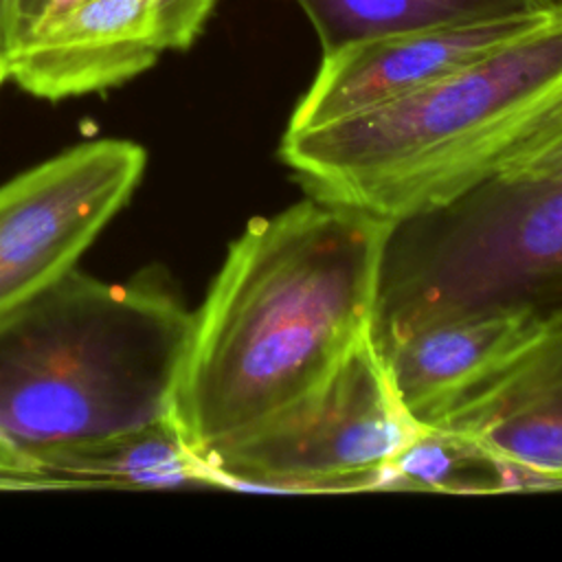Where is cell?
Here are the masks:
<instances>
[{
	"mask_svg": "<svg viewBox=\"0 0 562 562\" xmlns=\"http://www.w3.org/2000/svg\"><path fill=\"white\" fill-rule=\"evenodd\" d=\"M540 323L527 310H470L428 318L375 342L402 404L426 426L461 391L512 356Z\"/></svg>",
	"mask_w": 562,
	"mask_h": 562,
	"instance_id": "30bf717a",
	"label": "cell"
},
{
	"mask_svg": "<svg viewBox=\"0 0 562 562\" xmlns=\"http://www.w3.org/2000/svg\"><path fill=\"white\" fill-rule=\"evenodd\" d=\"M514 307L562 312V176H492L457 200L393 222L375 340L428 318Z\"/></svg>",
	"mask_w": 562,
	"mask_h": 562,
	"instance_id": "277c9868",
	"label": "cell"
},
{
	"mask_svg": "<svg viewBox=\"0 0 562 562\" xmlns=\"http://www.w3.org/2000/svg\"><path fill=\"white\" fill-rule=\"evenodd\" d=\"M562 97V0L544 24L382 108L285 130L279 156L307 195L402 222L492 178Z\"/></svg>",
	"mask_w": 562,
	"mask_h": 562,
	"instance_id": "7a4b0ae2",
	"label": "cell"
},
{
	"mask_svg": "<svg viewBox=\"0 0 562 562\" xmlns=\"http://www.w3.org/2000/svg\"><path fill=\"white\" fill-rule=\"evenodd\" d=\"M191 321L158 266L121 283L77 266L0 316V439L37 468L171 417Z\"/></svg>",
	"mask_w": 562,
	"mask_h": 562,
	"instance_id": "3957f363",
	"label": "cell"
},
{
	"mask_svg": "<svg viewBox=\"0 0 562 562\" xmlns=\"http://www.w3.org/2000/svg\"><path fill=\"white\" fill-rule=\"evenodd\" d=\"M551 11L553 4L529 13L362 40L323 53L316 77L285 130L327 125L404 99L538 29Z\"/></svg>",
	"mask_w": 562,
	"mask_h": 562,
	"instance_id": "9c48e42d",
	"label": "cell"
},
{
	"mask_svg": "<svg viewBox=\"0 0 562 562\" xmlns=\"http://www.w3.org/2000/svg\"><path fill=\"white\" fill-rule=\"evenodd\" d=\"M0 472H4V474H26V476H48V474L40 472L29 457H24L20 450H15L4 439H0Z\"/></svg>",
	"mask_w": 562,
	"mask_h": 562,
	"instance_id": "2e32d148",
	"label": "cell"
},
{
	"mask_svg": "<svg viewBox=\"0 0 562 562\" xmlns=\"http://www.w3.org/2000/svg\"><path fill=\"white\" fill-rule=\"evenodd\" d=\"M2 83H4V77H2V75H0V86H2Z\"/></svg>",
	"mask_w": 562,
	"mask_h": 562,
	"instance_id": "ffe728a7",
	"label": "cell"
},
{
	"mask_svg": "<svg viewBox=\"0 0 562 562\" xmlns=\"http://www.w3.org/2000/svg\"><path fill=\"white\" fill-rule=\"evenodd\" d=\"M37 468L66 490L213 485L204 459L189 448L171 417L101 441L48 452L37 459Z\"/></svg>",
	"mask_w": 562,
	"mask_h": 562,
	"instance_id": "8fae6325",
	"label": "cell"
},
{
	"mask_svg": "<svg viewBox=\"0 0 562 562\" xmlns=\"http://www.w3.org/2000/svg\"><path fill=\"white\" fill-rule=\"evenodd\" d=\"M323 53L353 42L540 11L553 0H294Z\"/></svg>",
	"mask_w": 562,
	"mask_h": 562,
	"instance_id": "7c38bea8",
	"label": "cell"
},
{
	"mask_svg": "<svg viewBox=\"0 0 562 562\" xmlns=\"http://www.w3.org/2000/svg\"><path fill=\"white\" fill-rule=\"evenodd\" d=\"M393 222L305 195L231 241L193 310L171 419L202 459L314 389L373 329Z\"/></svg>",
	"mask_w": 562,
	"mask_h": 562,
	"instance_id": "6da1fadb",
	"label": "cell"
},
{
	"mask_svg": "<svg viewBox=\"0 0 562 562\" xmlns=\"http://www.w3.org/2000/svg\"><path fill=\"white\" fill-rule=\"evenodd\" d=\"M0 490H64V485L48 476H26V474L0 472Z\"/></svg>",
	"mask_w": 562,
	"mask_h": 562,
	"instance_id": "e0dca14e",
	"label": "cell"
},
{
	"mask_svg": "<svg viewBox=\"0 0 562 562\" xmlns=\"http://www.w3.org/2000/svg\"><path fill=\"white\" fill-rule=\"evenodd\" d=\"M378 490L505 492V474L465 439L424 426L384 470Z\"/></svg>",
	"mask_w": 562,
	"mask_h": 562,
	"instance_id": "4fadbf2b",
	"label": "cell"
},
{
	"mask_svg": "<svg viewBox=\"0 0 562 562\" xmlns=\"http://www.w3.org/2000/svg\"><path fill=\"white\" fill-rule=\"evenodd\" d=\"M77 2H79V0H48V4H46V9H44L42 18H40V20H37L29 31H33V29H35V26H40L42 22L50 20L53 15H57V13L66 11V9H70V7H72V4H77ZM29 31H26V33H29ZM26 33H24V35H26ZM24 35H22V37H24Z\"/></svg>",
	"mask_w": 562,
	"mask_h": 562,
	"instance_id": "d6986e66",
	"label": "cell"
},
{
	"mask_svg": "<svg viewBox=\"0 0 562 562\" xmlns=\"http://www.w3.org/2000/svg\"><path fill=\"white\" fill-rule=\"evenodd\" d=\"M217 0H79L29 31L7 59V81L61 101L116 88L165 53L189 48Z\"/></svg>",
	"mask_w": 562,
	"mask_h": 562,
	"instance_id": "52a82bcc",
	"label": "cell"
},
{
	"mask_svg": "<svg viewBox=\"0 0 562 562\" xmlns=\"http://www.w3.org/2000/svg\"><path fill=\"white\" fill-rule=\"evenodd\" d=\"M426 426L496 461L505 492L562 487V312Z\"/></svg>",
	"mask_w": 562,
	"mask_h": 562,
	"instance_id": "ba28073f",
	"label": "cell"
},
{
	"mask_svg": "<svg viewBox=\"0 0 562 562\" xmlns=\"http://www.w3.org/2000/svg\"><path fill=\"white\" fill-rule=\"evenodd\" d=\"M422 430L371 329L314 389L204 463L215 487L378 490L384 470Z\"/></svg>",
	"mask_w": 562,
	"mask_h": 562,
	"instance_id": "5b68a950",
	"label": "cell"
},
{
	"mask_svg": "<svg viewBox=\"0 0 562 562\" xmlns=\"http://www.w3.org/2000/svg\"><path fill=\"white\" fill-rule=\"evenodd\" d=\"M15 4H18V24H20V40H22V35L42 18L48 0H15Z\"/></svg>",
	"mask_w": 562,
	"mask_h": 562,
	"instance_id": "ac0fdd59",
	"label": "cell"
},
{
	"mask_svg": "<svg viewBox=\"0 0 562 562\" xmlns=\"http://www.w3.org/2000/svg\"><path fill=\"white\" fill-rule=\"evenodd\" d=\"M494 176H505V178L562 176V97L503 156Z\"/></svg>",
	"mask_w": 562,
	"mask_h": 562,
	"instance_id": "5bb4252c",
	"label": "cell"
},
{
	"mask_svg": "<svg viewBox=\"0 0 562 562\" xmlns=\"http://www.w3.org/2000/svg\"><path fill=\"white\" fill-rule=\"evenodd\" d=\"M147 167L125 138L72 145L0 184V316L77 268Z\"/></svg>",
	"mask_w": 562,
	"mask_h": 562,
	"instance_id": "8992f818",
	"label": "cell"
},
{
	"mask_svg": "<svg viewBox=\"0 0 562 562\" xmlns=\"http://www.w3.org/2000/svg\"><path fill=\"white\" fill-rule=\"evenodd\" d=\"M20 40L15 0H0V75L7 81V59Z\"/></svg>",
	"mask_w": 562,
	"mask_h": 562,
	"instance_id": "9a60e30c",
	"label": "cell"
}]
</instances>
